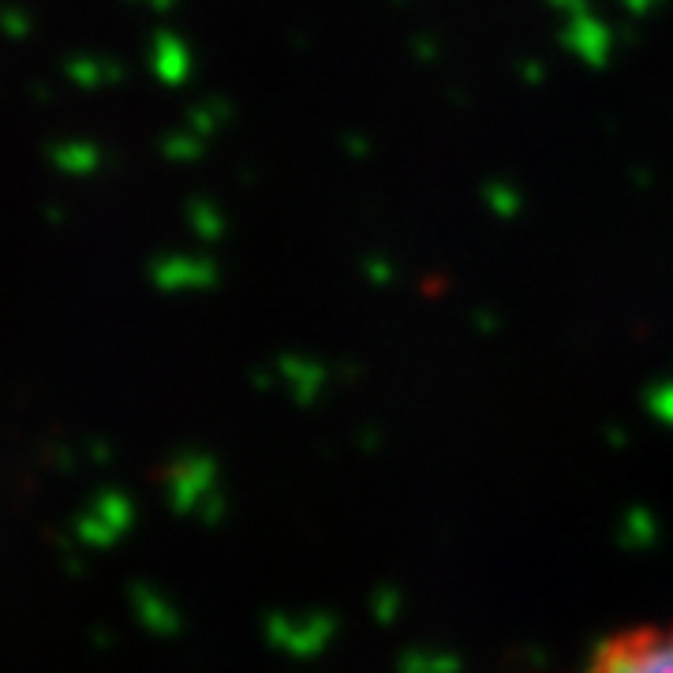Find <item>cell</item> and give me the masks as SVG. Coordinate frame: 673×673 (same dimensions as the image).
Wrapping results in <instances>:
<instances>
[{"mask_svg": "<svg viewBox=\"0 0 673 673\" xmlns=\"http://www.w3.org/2000/svg\"><path fill=\"white\" fill-rule=\"evenodd\" d=\"M588 673H673V621L636 625L595 651Z\"/></svg>", "mask_w": 673, "mask_h": 673, "instance_id": "1", "label": "cell"}]
</instances>
